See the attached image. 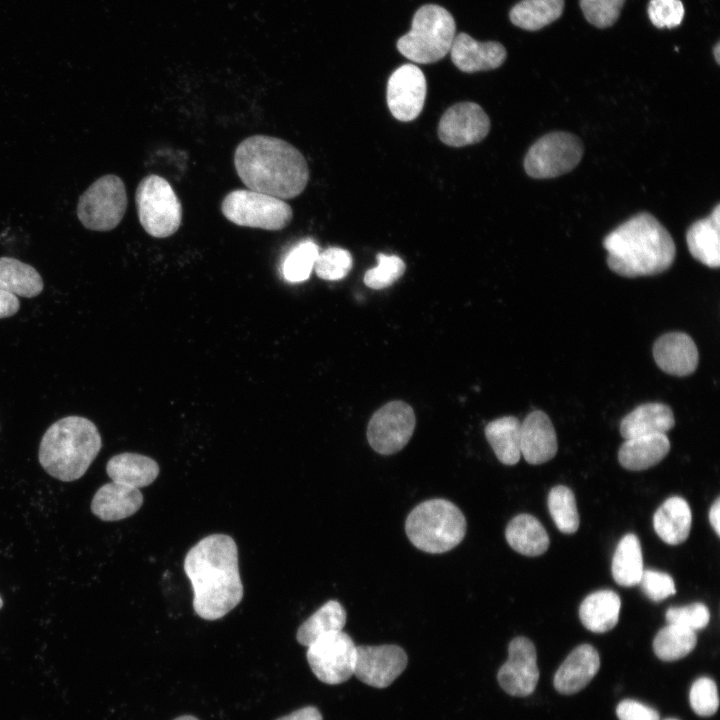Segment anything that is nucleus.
<instances>
[{"instance_id":"obj_51","label":"nucleus","mask_w":720,"mask_h":720,"mask_svg":"<svg viewBox=\"0 0 720 720\" xmlns=\"http://www.w3.org/2000/svg\"><path fill=\"white\" fill-rule=\"evenodd\" d=\"M664 720H678V719H675V718H667V719H664Z\"/></svg>"},{"instance_id":"obj_34","label":"nucleus","mask_w":720,"mask_h":720,"mask_svg":"<svg viewBox=\"0 0 720 720\" xmlns=\"http://www.w3.org/2000/svg\"><path fill=\"white\" fill-rule=\"evenodd\" d=\"M697 644L695 631L676 624H668L653 641L655 655L663 661H676L687 656Z\"/></svg>"},{"instance_id":"obj_31","label":"nucleus","mask_w":720,"mask_h":720,"mask_svg":"<svg viewBox=\"0 0 720 720\" xmlns=\"http://www.w3.org/2000/svg\"><path fill=\"white\" fill-rule=\"evenodd\" d=\"M345 623L344 607L337 600H330L299 626L296 639L301 645L308 647L326 634L343 631Z\"/></svg>"},{"instance_id":"obj_12","label":"nucleus","mask_w":720,"mask_h":720,"mask_svg":"<svg viewBox=\"0 0 720 720\" xmlns=\"http://www.w3.org/2000/svg\"><path fill=\"white\" fill-rule=\"evenodd\" d=\"M415 424V414L410 405L400 400L391 401L371 417L367 427L368 442L379 454H394L409 442Z\"/></svg>"},{"instance_id":"obj_30","label":"nucleus","mask_w":720,"mask_h":720,"mask_svg":"<svg viewBox=\"0 0 720 720\" xmlns=\"http://www.w3.org/2000/svg\"><path fill=\"white\" fill-rule=\"evenodd\" d=\"M0 290L32 298L42 292L43 280L31 265L16 258L0 257Z\"/></svg>"},{"instance_id":"obj_26","label":"nucleus","mask_w":720,"mask_h":720,"mask_svg":"<svg viewBox=\"0 0 720 720\" xmlns=\"http://www.w3.org/2000/svg\"><path fill=\"white\" fill-rule=\"evenodd\" d=\"M159 471L152 458L130 452L113 456L106 465V472L113 482L138 489L153 483Z\"/></svg>"},{"instance_id":"obj_3","label":"nucleus","mask_w":720,"mask_h":720,"mask_svg":"<svg viewBox=\"0 0 720 720\" xmlns=\"http://www.w3.org/2000/svg\"><path fill=\"white\" fill-rule=\"evenodd\" d=\"M603 246L610 270L627 278L663 273L676 256L670 233L648 212L637 213L612 230Z\"/></svg>"},{"instance_id":"obj_38","label":"nucleus","mask_w":720,"mask_h":720,"mask_svg":"<svg viewBox=\"0 0 720 720\" xmlns=\"http://www.w3.org/2000/svg\"><path fill=\"white\" fill-rule=\"evenodd\" d=\"M377 266L364 275V283L372 289H383L396 282L405 272L404 261L396 255H377Z\"/></svg>"},{"instance_id":"obj_33","label":"nucleus","mask_w":720,"mask_h":720,"mask_svg":"<svg viewBox=\"0 0 720 720\" xmlns=\"http://www.w3.org/2000/svg\"><path fill=\"white\" fill-rule=\"evenodd\" d=\"M564 0H522L509 13L511 22L524 30L536 31L557 20Z\"/></svg>"},{"instance_id":"obj_27","label":"nucleus","mask_w":720,"mask_h":720,"mask_svg":"<svg viewBox=\"0 0 720 720\" xmlns=\"http://www.w3.org/2000/svg\"><path fill=\"white\" fill-rule=\"evenodd\" d=\"M621 600L612 590H599L589 594L579 607L583 626L595 633L613 629L619 619Z\"/></svg>"},{"instance_id":"obj_39","label":"nucleus","mask_w":720,"mask_h":720,"mask_svg":"<svg viewBox=\"0 0 720 720\" xmlns=\"http://www.w3.org/2000/svg\"><path fill=\"white\" fill-rule=\"evenodd\" d=\"M689 701L697 715L707 717L715 714L719 707V697L714 680L708 677L695 680L690 689Z\"/></svg>"},{"instance_id":"obj_17","label":"nucleus","mask_w":720,"mask_h":720,"mask_svg":"<svg viewBox=\"0 0 720 720\" xmlns=\"http://www.w3.org/2000/svg\"><path fill=\"white\" fill-rule=\"evenodd\" d=\"M653 357L662 371L679 377L692 374L699 361L695 342L683 332H669L660 336L654 343Z\"/></svg>"},{"instance_id":"obj_46","label":"nucleus","mask_w":720,"mask_h":720,"mask_svg":"<svg viewBox=\"0 0 720 720\" xmlns=\"http://www.w3.org/2000/svg\"><path fill=\"white\" fill-rule=\"evenodd\" d=\"M277 720H323V718L316 707L307 706Z\"/></svg>"},{"instance_id":"obj_43","label":"nucleus","mask_w":720,"mask_h":720,"mask_svg":"<svg viewBox=\"0 0 720 720\" xmlns=\"http://www.w3.org/2000/svg\"><path fill=\"white\" fill-rule=\"evenodd\" d=\"M639 584L644 594L652 601L659 602L676 593L672 577L655 570H643Z\"/></svg>"},{"instance_id":"obj_6","label":"nucleus","mask_w":720,"mask_h":720,"mask_svg":"<svg viewBox=\"0 0 720 720\" xmlns=\"http://www.w3.org/2000/svg\"><path fill=\"white\" fill-rule=\"evenodd\" d=\"M456 35L454 18L445 8L427 4L412 19L410 31L397 41L398 51L419 64L434 63L450 51Z\"/></svg>"},{"instance_id":"obj_49","label":"nucleus","mask_w":720,"mask_h":720,"mask_svg":"<svg viewBox=\"0 0 720 720\" xmlns=\"http://www.w3.org/2000/svg\"><path fill=\"white\" fill-rule=\"evenodd\" d=\"M174 720H198V719L191 715H184V716L177 717Z\"/></svg>"},{"instance_id":"obj_22","label":"nucleus","mask_w":720,"mask_h":720,"mask_svg":"<svg viewBox=\"0 0 720 720\" xmlns=\"http://www.w3.org/2000/svg\"><path fill=\"white\" fill-rule=\"evenodd\" d=\"M686 242L690 254L710 268L720 265V205L710 215L697 220L687 230Z\"/></svg>"},{"instance_id":"obj_23","label":"nucleus","mask_w":720,"mask_h":720,"mask_svg":"<svg viewBox=\"0 0 720 720\" xmlns=\"http://www.w3.org/2000/svg\"><path fill=\"white\" fill-rule=\"evenodd\" d=\"M675 425L672 409L659 402L645 403L627 414L620 423V434L626 439L666 434Z\"/></svg>"},{"instance_id":"obj_14","label":"nucleus","mask_w":720,"mask_h":720,"mask_svg":"<svg viewBox=\"0 0 720 720\" xmlns=\"http://www.w3.org/2000/svg\"><path fill=\"white\" fill-rule=\"evenodd\" d=\"M427 92L424 73L414 64H404L389 77L386 99L391 114L400 121L416 119L421 113Z\"/></svg>"},{"instance_id":"obj_35","label":"nucleus","mask_w":720,"mask_h":720,"mask_svg":"<svg viewBox=\"0 0 720 720\" xmlns=\"http://www.w3.org/2000/svg\"><path fill=\"white\" fill-rule=\"evenodd\" d=\"M550 515L559 531L572 534L578 530L579 514L572 490L564 485L553 487L547 499Z\"/></svg>"},{"instance_id":"obj_37","label":"nucleus","mask_w":720,"mask_h":720,"mask_svg":"<svg viewBox=\"0 0 720 720\" xmlns=\"http://www.w3.org/2000/svg\"><path fill=\"white\" fill-rule=\"evenodd\" d=\"M352 264V255L348 250L329 247L319 252L313 269L319 278L334 281L344 278L350 272Z\"/></svg>"},{"instance_id":"obj_50","label":"nucleus","mask_w":720,"mask_h":720,"mask_svg":"<svg viewBox=\"0 0 720 720\" xmlns=\"http://www.w3.org/2000/svg\"><path fill=\"white\" fill-rule=\"evenodd\" d=\"M2 606H3V601H2V599H1V597H0V609L2 608Z\"/></svg>"},{"instance_id":"obj_16","label":"nucleus","mask_w":720,"mask_h":720,"mask_svg":"<svg viewBox=\"0 0 720 720\" xmlns=\"http://www.w3.org/2000/svg\"><path fill=\"white\" fill-rule=\"evenodd\" d=\"M497 680L501 688L512 696L532 694L539 680L537 653L534 644L526 637L512 639L508 646V659L500 667Z\"/></svg>"},{"instance_id":"obj_11","label":"nucleus","mask_w":720,"mask_h":720,"mask_svg":"<svg viewBox=\"0 0 720 720\" xmlns=\"http://www.w3.org/2000/svg\"><path fill=\"white\" fill-rule=\"evenodd\" d=\"M356 649L352 638L339 631L326 634L309 645L306 657L320 681L336 685L346 682L354 674Z\"/></svg>"},{"instance_id":"obj_21","label":"nucleus","mask_w":720,"mask_h":720,"mask_svg":"<svg viewBox=\"0 0 720 720\" xmlns=\"http://www.w3.org/2000/svg\"><path fill=\"white\" fill-rule=\"evenodd\" d=\"M142 504L143 495L138 488L112 481L96 491L91 510L103 521H118L135 514Z\"/></svg>"},{"instance_id":"obj_45","label":"nucleus","mask_w":720,"mask_h":720,"mask_svg":"<svg viewBox=\"0 0 720 720\" xmlns=\"http://www.w3.org/2000/svg\"><path fill=\"white\" fill-rule=\"evenodd\" d=\"M20 302L17 296L0 290V318L13 316L18 312Z\"/></svg>"},{"instance_id":"obj_15","label":"nucleus","mask_w":720,"mask_h":720,"mask_svg":"<svg viewBox=\"0 0 720 720\" xmlns=\"http://www.w3.org/2000/svg\"><path fill=\"white\" fill-rule=\"evenodd\" d=\"M490 130V120L483 108L474 102L452 105L438 124L439 139L451 147H463L482 141Z\"/></svg>"},{"instance_id":"obj_7","label":"nucleus","mask_w":720,"mask_h":720,"mask_svg":"<svg viewBox=\"0 0 720 720\" xmlns=\"http://www.w3.org/2000/svg\"><path fill=\"white\" fill-rule=\"evenodd\" d=\"M135 203L139 222L150 236L166 238L181 226L182 204L171 184L162 176H145L136 188Z\"/></svg>"},{"instance_id":"obj_5","label":"nucleus","mask_w":720,"mask_h":720,"mask_svg":"<svg viewBox=\"0 0 720 720\" xmlns=\"http://www.w3.org/2000/svg\"><path fill=\"white\" fill-rule=\"evenodd\" d=\"M405 531L416 548L439 554L453 549L463 540L466 519L454 503L435 498L412 509L405 522Z\"/></svg>"},{"instance_id":"obj_40","label":"nucleus","mask_w":720,"mask_h":720,"mask_svg":"<svg viewBox=\"0 0 720 720\" xmlns=\"http://www.w3.org/2000/svg\"><path fill=\"white\" fill-rule=\"evenodd\" d=\"M625 0H580L587 21L598 27L612 26L620 15Z\"/></svg>"},{"instance_id":"obj_48","label":"nucleus","mask_w":720,"mask_h":720,"mask_svg":"<svg viewBox=\"0 0 720 720\" xmlns=\"http://www.w3.org/2000/svg\"><path fill=\"white\" fill-rule=\"evenodd\" d=\"M713 54L715 57V60L718 64H720V44L717 43L715 47L713 48Z\"/></svg>"},{"instance_id":"obj_28","label":"nucleus","mask_w":720,"mask_h":720,"mask_svg":"<svg viewBox=\"0 0 720 720\" xmlns=\"http://www.w3.org/2000/svg\"><path fill=\"white\" fill-rule=\"evenodd\" d=\"M505 538L516 552L526 556H539L545 553L550 540L541 522L530 514H519L506 526Z\"/></svg>"},{"instance_id":"obj_4","label":"nucleus","mask_w":720,"mask_h":720,"mask_svg":"<svg viewBox=\"0 0 720 720\" xmlns=\"http://www.w3.org/2000/svg\"><path fill=\"white\" fill-rule=\"evenodd\" d=\"M95 424L80 416H67L44 433L38 459L44 470L61 481L82 477L101 449Z\"/></svg>"},{"instance_id":"obj_24","label":"nucleus","mask_w":720,"mask_h":720,"mask_svg":"<svg viewBox=\"0 0 720 720\" xmlns=\"http://www.w3.org/2000/svg\"><path fill=\"white\" fill-rule=\"evenodd\" d=\"M670 450L666 434H652L626 439L618 451V461L631 471L651 468L665 458Z\"/></svg>"},{"instance_id":"obj_36","label":"nucleus","mask_w":720,"mask_h":720,"mask_svg":"<svg viewBox=\"0 0 720 720\" xmlns=\"http://www.w3.org/2000/svg\"><path fill=\"white\" fill-rule=\"evenodd\" d=\"M319 254L318 245L312 240L299 242L287 254L283 263V275L290 282H302L309 278Z\"/></svg>"},{"instance_id":"obj_42","label":"nucleus","mask_w":720,"mask_h":720,"mask_svg":"<svg viewBox=\"0 0 720 720\" xmlns=\"http://www.w3.org/2000/svg\"><path fill=\"white\" fill-rule=\"evenodd\" d=\"M684 13L680 0H651L648 5L649 19L657 28L670 29L679 26Z\"/></svg>"},{"instance_id":"obj_10","label":"nucleus","mask_w":720,"mask_h":720,"mask_svg":"<svg viewBox=\"0 0 720 720\" xmlns=\"http://www.w3.org/2000/svg\"><path fill=\"white\" fill-rule=\"evenodd\" d=\"M582 141L572 133L555 131L540 137L524 158L525 172L535 179H549L573 170L583 156Z\"/></svg>"},{"instance_id":"obj_1","label":"nucleus","mask_w":720,"mask_h":720,"mask_svg":"<svg viewBox=\"0 0 720 720\" xmlns=\"http://www.w3.org/2000/svg\"><path fill=\"white\" fill-rule=\"evenodd\" d=\"M184 572L193 589V608L205 620H217L243 598L238 548L226 534H211L189 549Z\"/></svg>"},{"instance_id":"obj_18","label":"nucleus","mask_w":720,"mask_h":720,"mask_svg":"<svg viewBox=\"0 0 720 720\" xmlns=\"http://www.w3.org/2000/svg\"><path fill=\"white\" fill-rule=\"evenodd\" d=\"M520 449L521 456L532 465L545 463L556 455V432L550 418L543 411H532L521 423Z\"/></svg>"},{"instance_id":"obj_8","label":"nucleus","mask_w":720,"mask_h":720,"mask_svg":"<svg viewBox=\"0 0 720 720\" xmlns=\"http://www.w3.org/2000/svg\"><path fill=\"white\" fill-rule=\"evenodd\" d=\"M221 212L237 226L268 231L284 229L293 218L287 202L248 188L230 191L221 203Z\"/></svg>"},{"instance_id":"obj_2","label":"nucleus","mask_w":720,"mask_h":720,"mask_svg":"<svg viewBox=\"0 0 720 720\" xmlns=\"http://www.w3.org/2000/svg\"><path fill=\"white\" fill-rule=\"evenodd\" d=\"M235 170L253 191L285 200L300 195L309 181L303 154L289 142L269 135H252L234 152Z\"/></svg>"},{"instance_id":"obj_29","label":"nucleus","mask_w":720,"mask_h":720,"mask_svg":"<svg viewBox=\"0 0 720 720\" xmlns=\"http://www.w3.org/2000/svg\"><path fill=\"white\" fill-rule=\"evenodd\" d=\"M520 426L518 418L505 416L485 426V436L498 460L505 465H515L521 458Z\"/></svg>"},{"instance_id":"obj_41","label":"nucleus","mask_w":720,"mask_h":720,"mask_svg":"<svg viewBox=\"0 0 720 720\" xmlns=\"http://www.w3.org/2000/svg\"><path fill=\"white\" fill-rule=\"evenodd\" d=\"M668 624H676L693 631L705 628L710 620V612L703 603L696 602L681 607H671L666 611Z\"/></svg>"},{"instance_id":"obj_32","label":"nucleus","mask_w":720,"mask_h":720,"mask_svg":"<svg viewBox=\"0 0 720 720\" xmlns=\"http://www.w3.org/2000/svg\"><path fill=\"white\" fill-rule=\"evenodd\" d=\"M643 570L640 541L635 534L628 533L619 541L612 558L613 579L624 587L635 586L639 584Z\"/></svg>"},{"instance_id":"obj_44","label":"nucleus","mask_w":720,"mask_h":720,"mask_svg":"<svg viewBox=\"0 0 720 720\" xmlns=\"http://www.w3.org/2000/svg\"><path fill=\"white\" fill-rule=\"evenodd\" d=\"M616 714L619 720H660L657 710L633 699L621 701Z\"/></svg>"},{"instance_id":"obj_20","label":"nucleus","mask_w":720,"mask_h":720,"mask_svg":"<svg viewBox=\"0 0 720 720\" xmlns=\"http://www.w3.org/2000/svg\"><path fill=\"white\" fill-rule=\"evenodd\" d=\"M600 668L597 650L582 644L574 648L560 665L554 676V687L562 694L570 695L582 690Z\"/></svg>"},{"instance_id":"obj_9","label":"nucleus","mask_w":720,"mask_h":720,"mask_svg":"<svg viewBox=\"0 0 720 720\" xmlns=\"http://www.w3.org/2000/svg\"><path fill=\"white\" fill-rule=\"evenodd\" d=\"M127 203L122 179L117 175L107 174L93 182L80 196L77 216L89 230L110 231L120 224Z\"/></svg>"},{"instance_id":"obj_13","label":"nucleus","mask_w":720,"mask_h":720,"mask_svg":"<svg viewBox=\"0 0 720 720\" xmlns=\"http://www.w3.org/2000/svg\"><path fill=\"white\" fill-rule=\"evenodd\" d=\"M407 662L406 652L398 645H361L356 649L353 675L369 686L385 688L402 674Z\"/></svg>"},{"instance_id":"obj_25","label":"nucleus","mask_w":720,"mask_h":720,"mask_svg":"<svg viewBox=\"0 0 720 720\" xmlns=\"http://www.w3.org/2000/svg\"><path fill=\"white\" fill-rule=\"evenodd\" d=\"M691 523L692 514L689 504L678 496L665 500L653 516L655 532L669 545L683 543L689 536Z\"/></svg>"},{"instance_id":"obj_19","label":"nucleus","mask_w":720,"mask_h":720,"mask_svg":"<svg viewBox=\"0 0 720 720\" xmlns=\"http://www.w3.org/2000/svg\"><path fill=\"white\" fill-rule=\"evenodd\" d=\"M449 52L454 65L466 73L498 68L507 56L502 44L478 42L466 33L455 35Z\"/></svg>"},{"instance_id":"obj_47","label":"nucleus","mask_w":720,"mask_h":720,"mask_svg":"<svg viewBox=\"0 0 720 720\" xmlns=\"http://www.w3.org/2000/svg\"><path fill=\"white\" fill-rule=\"evenodd\" d=\"M709 521L716 532V534L720 535V498H716L715 502L712 504L710 510H709Z\"/></svg>"}]
</instances>
